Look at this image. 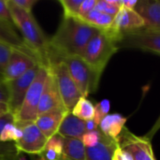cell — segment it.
<instances>
[{
  "instance_id": "f1b7e54d",
  "label": "cell",
  "mask_w": 160,
  "mask_h": 160,
  "mask_svg": "<svg viewBox=\"0 0 160 160\" xmlns=\"http://www.w3.org/2000/svg\"><path fill=\"white\" fill-rule=\"evenodd\" d=\"M111 109V102L108 99H103L95 105V117L94 121L98 126L101 120L109 114Z\"/></svg>"
},
{
  "instance_id": "6da1fadb",
  "label": "cell",
  "mask_w": 160,
  "mask_h": 160,
  "mask_svg": "<svg viewBox=\"0 0 160 160\" xmlns=\"http://www.w3.org/2000/svg\"><path fill=\"white\" fill-rule=\"evenodd\" d=\"M100 30L73 18H64L49 39L48 66L68 56H81L92 38Z\"/></svg>"
},
{
  "instance_id": "cb8c5ba5",
  "label": "cell",
  "mask_w": 160,
  "mask_h": 160,
  "mask_svg": "<svg viewBox=\"0 0 160 160\" xmlns=\"http://www.w3.org/2000/svg\"><path fill=\"white\" fill-rule=\"evenodd\" d=\"M9 122H14V116L12 113L8 112L0 117V132L2 130V128H4V126ZM0 155H5L14 160L19 159V158H20V154L17 152V150L14 146V143H11V142L4 143V142H0Z\"/></svg>"
},
{
  "instance_id": "e0dca14e",
  "label": "cell",
  "mask_w": 160,
  "mask_h": 160,
  "mask_svg": "<svg viewBox=\"0 0 160 160\" xmlns=\"http://www.w3.org/2000/svg\"><path fill=\"white\" fill-rule=\"evenodd\" d=\"M86 132L85 122L68 112L63 119L57 134L63 138L82 139Z\"/></svg>"
},
{
  "instance_id": "4dcf8cb0",
  "label": "cell",
  "mask_w": 160,
  "mask_h": 160,
  "mask_svg": "<svg viewBox=\"0 0 160 160\" xmlns=\"http://www.w3.org/2000/svg\"><path fill=\"white\" fill-rule=\"evenodd\" d=\"M98 0H82V3L79 9V14H78V20H82L90 11H92L97 5Z\"/></svg>"
},
{
  "instance_id": "60d3db41",
  "label": "cell",
  "mask_w": 160,
  "mask_h": 160,
  "mask_svg": "<svg viewBox=\"0 0 160 160\" xmlns=\"http://www.w3.org/2000/svg\"><path fill=\"white\" fill-rule=\"evenodd\" d=\"M18 160H26V158H25L24 156H20V158H19V159Z\"/></svg>"
},
{
  "instance_id": "4316f807",
  "label": "cell",
  "mask_w": 160,
  "mask_h": 160,
  "mask_svg": "<svg viewBox=\"0 0 160 160\" xmlns=\"http://www.w3.org/2000/svg\"><path fill=\"white\" fill-rule=\"evenodd\" d=\"M59 3L63 7L64 18H78L79 9L82 0H59Z\"/></svg>"
},
{
  "instance_id": "83f0119b",
  "label": "cell",
  "mask_w": 160,
  "mask_h": 160,
  "mask_svg": "<svg viewBox=\"0 0 160 160\" xmlns=\"http://www.w3.org/2000/svg\"><path fill=\"white\" fill-rule=\"evenodd\" d=\"M12 48L13 47L6 44L5 42L0 41V82H4V73L8 63Z\"/></svg>"
},
{
  "instance_id": "9a60e30c",
  "label": "cell",
  "mask_w": 160,
  "mask_h": 160,
  "mask_svg": "<svg viewBox=\"0 0 160 160\" xmlns=\"http://www.w3.org/2000/svg\"><path fill=\"white\" fill-rule=\"evenodd\" d=\"M134 10L143 20L144 27L160 28V0H139Z\"/></svg>"
},
{
  "instance_id": "603a6c76",
  "label": "cell",
  "mask_w": 160,
  "mask_h": 160,
  "mask_svg": "<svg viewBox=\"0 0 160 160\" xmlns=\"http://www.w3.org/2000/svg\"><path fill=\"white\" fill-rule=\"evenodd\" d=\"M70 112L84 122L93 120L95 117V105L87 98L82 97Z\"/></svg>"
},
{
  "instance_id": "2e32d148",
  "label": "cell",
  "mask_w": 160,
  "mask_h": 160,
  "mask_svg": "<svg viewBox=\"0 0 160 160\" xmlns=\"http://www.w3.org/2000/svg\"><path fill=\"white\" fill-rule=\"evenodd\" d=\"M68 112V111H55L44 113L38 115L34 123L38 128L40 132L49 140L57 134L60 125Z\"/></svg>"
},
{
  "instance_id": "ffe728a7",
  "label": "cell",
  "mask_w": 160,
  "mask_h": 160,
  "mask_svg": "<svg viewBox=\"0 0 160 160\" xmlns=\"http://www.w3.org/2000/svg\"><path fill=\"white\" fill-rule=\"evenodd\" d=\"M0 41L5 42L6 44L16 48V49H20L22 51L30 52L32 54H34L24 44L22 38L16 33L14 26L0 21ZM35 55V54H34ZM36 56V55H35Z\"/></svg>"
},
{
  "instance_id": "484cf974",
  "label": "cell",
  "mask_w": 160,
  "mask_h": 160,
  "mask_svg": "<svg viewBox=\"0 0 160 160\" xmlns=\"http://www.w3.org/2000/svg\"><path fill=\"white\" fill-rule=\"evenodd\" d=\"M122 7L123 0H98L95 8L112 17H115Z\"/></svg>"
},
{
  "instance_id": "e575fe53",
  "label": "cell",
  "mask_w": 160,
  "mask_h": 160,
  "mask_svg": "<svg viewBox=\"0 0 160 160\" xmlns=\"http://www.w3.org/2000/svg\"><path fill=\"white\" fill-rule=\"evenodd\" d=\"M160 129V114L159 116L158 117V119H157V121L155 122V124L153 125V127L151 128V129L143 136V137H145L146 139H148V140H152L153 138H154V136L158 133V131Z\"/></svg>"
},
{
  "instance_id": "7c38bea8",
  "label": "cell",
  "mask_w": 160,
  "mask_h": 160,
  "mask_svg": "<svg viewBox=\"0 0 160 160\" xmlns=\"http://www.w3.org/2000/svg\"><path fill=\"white\" fill-rule=\"evenodd\" d=\"M143 26V20L134 9L122 7L113 18L111 28L106 30V32H108L116 40L117 44L122 35L135 31Z\"/></svg>"
},
{
  "instance_id": "7a4b0ae2",
  "label": "cell",
  "mask_w": 160,
  "mask_h": 160,
  "mask_svg": "<svg viewBox=\"0 0 160 160\" xmlns=\"http://www.w3.org/2000/svg\"><path fill=\"white\" fill-rule=\"evenodd\" d=\"M8 6L14 26L20 30L25 46L36 55L41 65L48 67L49 39L32 12H27L14 6L10 0H8Z\"/></svg>"
},
{
  "instance_id": "836d02e7",
  "label": "cell",
  "mask_w": 160,
  "mask_h": 160,
  "mask_svg": "<svg viewBox=\"0 0 160 160\" xmlns=\"http://www.w3.org/2000/svg\"><path fill=\"white\" fill-rule=\"evenodd\" d=\"M9 102V89L7 82H0V103L8 104Z\"/></svg>"
},
{
  "instance_id": "d6a6232c",
  "label": "cell",
  "mask_w": 160,
  "mask_h": 160,
  "mask_svg": "<svg viewBox=\"0 0 160 160\" xmlns=\"http://www.w3.org/2000/svg\"><path fill=\"white\" fill-rule=\"evenodd\" d=\"M10 2L14 6L22 8V10H25L27 12H31L34 5L38 1L37 0H10Z\"/></svg>"
},
{
  "instance_id": "d590c367",
  "label": "cell",
  "mask_w": 160,
  "mask_h": 160,
  "mask_svg": "<svg viewBox=\"0 0 160 160\" xmlns=\"http://www.w3.org/2000/svg\"><path fill=\"white\" fill-rule=\"evenodd\" d=\"M112 160H131L129 158V157L125 153L123 152L119 147L118 149L116 150L115 154H114V157H113V159Z\"/></svg>"
},
{
  "instance_id": "52a82bcc",
  "label": "cell",
  "mask_w": 160,
  "mask_h": 160,
  "mask_svg": "<svg viewBox=\"0 0 160 160\" xmlns=\"http://www.w3.org/2000/svg\"><path fill=\"white\" fill-rule=\"evenodd\" d=\"M48 67L54 77L57 89L66 110L71 112L76 103L82 97L81 91L70 77L68 70L63 62L52 63Z\"/></svg>"
},
{
  "instance_id": "9c48e42d",
  "label": "cell",
  "mask_w": 160,
  "mask_h": 160,
  "mask_svg": "<svg viewBox=\"0 0 160 160\" xmlns=\"http://www.w3.org/2000/svg\"><path fill=\"white\" fill-rule=\"evenodd\" d=\"M16 125L22 130V137L14 143L17 152L19 154L26 153L38 156L43 151L48 139L40 132L34 122L19 123Z\"/></svg>"
},
{
  "instance_id": "1f68e13d",
  "label": "cell",
  "mask_w": 160,
  "mask_h": 160,
  "mask_svg": "<svg viewBox=\"0 0 160 160\" xmlns=\"http://www.w3.org/2000/svg\"><path fill=\"white\" fill-rule=\"evenodd\" d=\"M0 21L14 26L13 20L8 6V0H0Z\"/></svg>"
},
{
  "instance_id": "ab89813d",
  "label": "cell",
  "mask_w": 160,
  "mask_h": 160,
  "mask_svg": "<svg viewBox=\"0 0 160 160\" xmlns=\"http://www.w3.org/2000/svg\"><path fill=\"white\" fill-rule=\"evenodd\" d=\"M0 160H14L9 157H7L5 155H0Z\"/></svg>"
},
{
  "instance_id": "ac0fdd59",
  "label": "cell",
  "mask_w": 160,
  "mask_h": 160,
  "mask_svg": "<svg viewBox=\"0 0 160 160\" xmlns=\"http://www.w3.org/2000/svg\"><path fill=\"white\" fill-rule=\"evenodd\" d=\"M127 118L119 113H109L98 125V129L107 137L115 140L126 128Z\"/></svg>"
},
{
  "instance_id": "8d00e7d4",
  "label": "cell",
  "mask_w": 160,
  "mask_h": 160,
  "mask_svg": "<svg viewBox=\"0 0 160 160\" xmlns=\"http://www.w3.org/2000/svg\"><path fill=\"white\" fill-rule=\"evenodd\" d=\"M85 128H86V131L87 132H90V131L97 130L98 128V126L96 124V122L93 119V120H89V121H86L85 122Z\"/></svg>"
},
{
  "instance_id": "5b68a950",
  "label": "cell",
  "mask_w": 160,
  "mask_h": 160,
  "mask_svg": "<svg viewBox=\"0 0 160 160\" xmlns=\"http://www.w3.org/2000/svg\"><path fill=\"white\" fill-rule=\"evenodd\" d=\"M48 74L49 67L40 65L39 69L25 95L20 110L14 115L15 124L35 122L38 118V107L46 84Z\"/></svg>"
},
{
  "instance_id": "74e56055",
  "label": "cell",
  "mask_w": 160,
  "mask_h": 160,
  "mask_svg": "<svg viewBox=\"0 0 160 160\" xmlns=\"http://www.w3.org/2000/svg\"><path fill=\"white\" fill-rule=\"evenodd\" d=\"M137 4H138V0H123V7L129 9H134Z\"/></svg>"
},
{
  "instance_id": "44dd1931",
  "label": "cell",
  "mask_w": 160,
  "mask_h": 160,
  "mask_svg": "<svg viewBox=\"0 0 160 160\" xmlns=\"http://www.w3.org/2000/svg\"><path fill=\"white\" fill-rule=\"evenodd\" d=\"M62 160H85V146L81 139L64 138Z\"/></svg>"
},
{
  "instance_id": "f35d334b",
  "label": "cell",
  "mask_w": 160,
  "mask_h": 160,
  "mask_svg": "<svg viewBox=\"0 0 160 160\" xmlns=\"http://www.w3.org/2000/svg\"><path fill=\"white\" fill-rule=\"evenodd\" d=\"M9 110H8V106L7 104H1L0 103V117L8 113Z\"/></svg>"
},
{
  "instance_id": "d6986e66",
  "label": "cell",
  "mask_w": 160,
  "mask_h": 160,
  "mask_svg": "<svg viewBox=\"0 0 160 160\" xmlns=\"http://www.w3.org/2000/svg\"><path fill=\"white\" fill-rule=\"evenodd\" d=\"M64 138L58 134L50 138L37 160H62Z\"/></svg>"
},
{
  "instance_id": "4fadbf2b",
  "label": "cell",
  "mask_w": 160,
  "mask_h": 160,
  "mask_svg": "<svg viewBox=\"0 0 160 160\" xmlns=\"http://www.w3.org/2000/svg\"><path fill=\"white\" fill-rule=\"evenodd\" d=\"M55 111H67V110L63 104L62 98L57 89L54 77L49 68V74L47 77L46 84L38 107V116Z\"/></svg>"
},
{
  "instance_id": "277c9868",
  "label": "cell",
  "mask_w": 160,
  "mask_h": 160,
  "mask_svg": "<svg viewBox=\"0 0 160 160\" xmlns=\"http://www.w3.org/2000/svg\"><path fill=\"white\" fill-rule=\"evenodd\" d=\"M60 62L66 65L82 97L87 98L88 95L98 90L102 72L94 68L79 55L65 57Z\"/></svg>"
},
{
  "instance_id": "3957f363",
  "label": "cell",
  "mask_w": 160,
  "mask_h": 160,
  "mask_svg": "<svg viewBox=\"0 0 160 160\" xmlns=\"http://www.w3.org/2000/svg\"><path fill=\"white\" fill-rule=\"evenodd\" d=\"M116 40L106 31H99L87 44L81 57L97 70L103 72L112 55L118 51Z\"/></svg>"
},
{
  "instance_id": "ba28073f",
  "label": "cell",
  "mask_w": 160,
  "mask_h": 160,
  "mask_svg": "<svg viewBox=\"0 0 160 160\" xmlns=\"http://www.w3.org/2000/svg\"><path fill=\"white\" fill-rule=\"evenodd\" d=\"M118 147L131 160H157L151 141L145 137H139L125 128L116 139Z\"/></svg>"
},
{
  "instance_id": "8992f818",
  "label": "cell",
  "mask_w": 160,
  "mask_h": 160,
  "mask_svg": "<svg viewBox=\"0 0 160 160\" xmlns=\"http://www.w3.org/2000/svg\"><path fill=\"white\" fill-rule=\"evenodd\" d=\"M120 48H135L160 55V28L142 27L124 34L117 42Z\"/></svg>"
},
{
  "instance_id": "8fae6325",
  "label": "cell",
  "mask_w": 160,
  "mask_h": 160,
  "mask_svg": "<svg viewBox=\"0 0 160 160\" xmlns=\"http://www.w3.org/2000/svg\"><path fill=\"white\" fill-rule=\"evenodd\" d=\"M40 65L36 66L35 68L28 70L26 73L22 75L21 77L7 82L9 89V102L8 104L9 112L13 114V116L20 110L22 101L25 98V95L32 84Z\"/></svg>"
},
{
  "instance_id": "d4e9b609",
  "label": "cell",
  "mask_w": 160,
  "mask_h": 160,
  "mask_svg": "<svg viewBox=\"0 0 160 160\" xmlns=\"http://www.w3.org/2000/svg\"><path fill=\"white\" fill-rule=\"evenodd\" d=\"M22 137V128L14 122H9L4 126L0 132V142L4 143L17 142Z\"/></svg>"
},
{
  "instance_id": "f546056e",
  "label": "cell",
  "mask_w": 160,
  "mask_h": 160,
  "mask_svg": "<svg viewBox=\"0 0 160 160\" xmlns=\"http://www.w3.org/2000/svg\"><path fill=\"white\" fill-rule=\"evenodd\" d=\"M101 131L98 128L97 130L94 131H90V132H86L82 137V142L83 143V145L85 146V148L88 147H94L95 145L98 144V142H99L100 138H101Z\"/></svg>"
},
{
  "instance_id": "5bb4252c",
  "label": "cell",
  "mask_w": 160,
  "mask_h": 160,
  "mask_svg": "<svg viewBox=\"0 0 160 160\" xmlns=\"http://www.w3.org/2000/svg\"><path fill=\"white\" fill-rule=\"evenodd\" d=\"M117 149L116 141L102 133L97 145L85 148V160H112Z\"/></svg>"
},
{
  "instance_id": "7402d4cb",
  "label": "cell",
  "mask_w": 160,
  "mask_h": 160,
  "mask_svg": "<svg viewBox=\"0 0 160 160\" xmlns=\"http://www.w3.org/2000/svg\"><path fill=\"white\" fill-rule=\"evenodd\" d=\"M113 18L114 17H112L94 8L81 21L100 31H106L111 28L113 22Z\"/></svg>"
},
{
  "instance_id": "30bf717a",
  "label": "cell",
  "mask_w": 160,
  "mask_h": 160,
  "mask_svg": "<svg viewBox=\"0 0 160 160\" xmlns=\"http://www.w3.org/2000/svg\"><path fill=\"white\" fill-rule=\"evenodd\" d=\"M38 65H41L38 59L32 53L12 48L8 63L4 73V82H9Z\"/></svg>"
}]
</instances>
